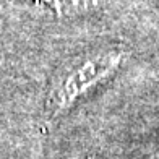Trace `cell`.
I'll return each instance as SVG.
<instances>
[{
  "mask_svg": "<svg viewBox=\"0 0 159 159\" xmlns=\"http://www.w3.org/2000/svg\"><path fill=\"white\" fill-rule=\"evenodd\" d=\"M124 55L120 52H99L68 65L59 73L49 93V106L54 112H62L75 102V99L94 84L111 76L120 67Z\"/></svg>",
  "mask_w": 159,
  "mask_h": 159,
  "instance_id": "1",
  "label": "cell"
},
{
  "mask_svg": "<svg viewBox=\"0 0 159 159\" xmlns=\"http://www.w3.org/2000/svg\"><path fill=\"white\" fill-rule=\"evenodd\" d=\"M41 3L59 18H75L104 8L109 0H41Z\"/></svg>",
  "mask_w": 159,
  "mask_h": 159,
  "instance_id": "2",
  "label": "cell"
}]
</instances>
